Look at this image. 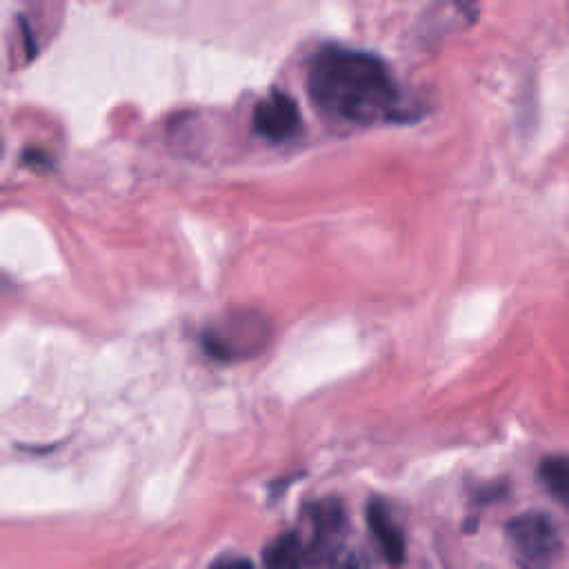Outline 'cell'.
<instances>
[{
    "label": "cell",
    "instance_id": "cell-1",
    "mask_svg": "<svg viewBox=\"0 0 569 569\" xmlns=\"http://www.w3.org/2000/svg\"><path fill=\"white\" fill-rule=\"evenodd\" d=\"M307 91L320 113L351 124L391 120L400 102L398 84L376 53L340 44L316 51L309 62Z\"/></svg>",
    "mask_w": 569,
    "mask_h": 569
},
{
    "label": "cell",
    "instance_id": "cell-2",
    "mask_svg": "<svg viewBox=\"0 0 569 569\" xmlns=\"http://www.w3.org/2000/svg\"><path fill=\"white\" fill-rule=\"evenodd\" d=\"M302 518V569H371L367 556L347 542V516L338 500L311 502Z\"/></svg>",
    "mask_w": 569,
    "mask_h": 569
},
{
    "label": "cell",
    "instance_id": "cell-3",
    "mask_svg": "<svg viewBox=\"0 0 569 569\" xmlns=\"http://www.w3.org/2000/svg\"><path fill=\"white\" fill-rule=\"evenodd\" d=\"M271 327L256 311H229L202 333V349L222 362L258 356L269 345Z\"/></svg>",
    "mask_w": 569,
    "mask_h": 569
},
{
    "label": "cell",
    "instance_id": "cell-4",
    "mask_svg": "<svg viewBox=\"0 0 569 569\" xmlns=\"http://www.w3.org/2000/svg\"><path fill=\"white\" fill-rule=\"evenodd\" d=\"M507 542L522 569H551L562 556V533L553 518L527 511L507 522Z\"/></svg>",
    "mask_w": 569,
    "mask_h": 569
},
{
    "label": "cell",
    "instance_id": "cell-5",
    "mask_svg": "<svg viewBox=\"0 0 569 569\" xmlns=\"http://www.w3.org/2000/svg\"><path fill=\"white\" fill-rule=\"evenodd\" d=\"M251 124L258 136L271 142H282L293 138L300 131V109L298 102L284 93L273 89L267 98H262L251 113Z\"/></svg>",
    "mask_w": 569,
    "mask_h": 569
},
{
    "label": "cell",
    "instance_id": "cell-6",
    "mask_svg": "<svg viewBox=\"0 0 569 569\" xmlns=\"http://www.w3.org/2000/svg\"><path fill=\"white\" fill-rule=\"evenodd\" d=\"M367 525H369V531H371V536L376 538L378 549H380V553L385 556V560H387L389 565H402L405 553H407L405 533H402V529L398 527V522L393 520L389 507H387L380 498L369 500V507H367Z\"/></svg>",
    "mask_w": 569,
    "mask_h": 569
},
{
    "label": "cell",
    "instance_id": "cell-7",
    "mask_svg": "<svg viewBox=\"0 0 569 569\" xmlns=\"http://www.w3.org/2000/svg\"><path fill=\"white\" fill-rule=\"evenodd\" d=\"M262 569H302V536L284 531L273 538L264 547Z\"/></svg>",
    "mask_w": 569,
    "mask_h": 569
},
{
    "label": "cell",
    "instance_id": "cell-8",
    "mask_svg": "<svg viewBox=\"0 0 569 569\" xmlns=\"http://www.w3.org/2000/svg\"><path fill=\"white\" fill-rule=\"evenodd\" d=\"M540 480L545 485V489L556 496L560 502H567V493H569V465L565 456H549L542 460L540 469Z\"/></svg>",
    "mask_w": 569,
    "mask_h": 569
},
{
    "label": "cell",
    "instance_id": "cell-9",
    "mask_svg": "<svg viewBox=\"0 0 569 569\" xmlns=\"http://www.w3.org/2000/svg\"><path fill=\"white\" fill-rule=\"evenodd\" d=\"M22 162L29 164V167L42 169V167H51V156L44 153L42 149H27V151L22 153Z\"/></svg>",
    "mask_w": 569,
    "mask_h": 569
},
{
    "label": "cell",
    "instance_id": "cell-10",
    "mask_svg": "<svg viewBox=\"0 0 569 569\" xmlns=\"http://www.w3.org/2000/svg\"><path fill=\"white\" fill-rule=\"evenodd\" d=\"M209 569H253L247 558H220Z\"/></svg>",
    "mask_w": 569,
    "mask_h": 569
}]
</instances>
